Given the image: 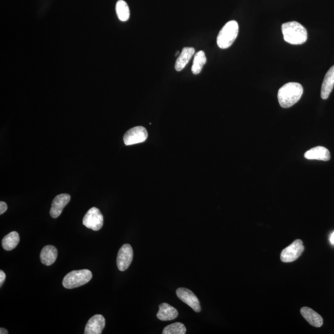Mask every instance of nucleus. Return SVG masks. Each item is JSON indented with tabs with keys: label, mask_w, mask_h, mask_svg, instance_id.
Segmentation results:
<instances>
[{
	"label": "nucleus",
	"mask_w": 334,
	"mask_h": 334,
	"mask_svg": "<svg viewBox=\"0 0 334 334\" xmlns=\"http://www.w3.org/2000/svg\"><path fill=\"white\" fill-rule=\"evenodd\" d=\"M303 93L302 85L297 82H289L280 87L278 100L282 108H287L299 101Z\"/></svg>",
	"instance_id": "obj_1"
},
{
	"label": "nucleus",
	"mask_w": 334,
	"mask_h": 334,
	"mask_svg": "<svg viewBox=\"0 0 334 334\" xmlns=\"http://www.w3.org/2000/svg\"><path fill=\"white\" fill-rule=\"evenodd\" d=\"M282 31L285 42L292 45H301L308 39V33L299 23L292 21L283 24Z\"/></svg>",
	"instance_id": "obj_2"
},
{
	"label": "nucleus",
	"mask_w": 334,
	"mask_h": 334,
	"mask_svg": "<svg viewBox=\"0 0 334 334\" xmlns=\"http://www.w3.org/2000/svg\"><path fill=\"white\" fill-rule=\"evenodd\" d=\"M239 26L235 20H230L221 29L217 38L218 47L221 49L229 48L238 36Z\"/></svg>",
	"instance_id": "obj_3"
},
{
	"label": "nucleus",
	"mask_w": 334,
	"mask_h": 334,
	"mask_svg": "<svg viewBox=\"0 0 334 334\" xmlns=\"http://www.w3.org/2000/svg\"><path fill=\"white\" fill-rule=\"evenodd\" d=\"M93 278L90 270H82L70 272L64 277L63 285L67 289H73L86 284Z\"/></svg>",
	"instance_id": "obj_4"
},
{
	"label": "nucleus",
	"mask_w": 334,
	"mask_h": 334,
	"mask_svg": "<svg viewBox=\"0 0 334 334\" xmlns=\"http://www.w3.org/2000/svg\"><path fill=\"white\" fill-rule=\"evenodd\" d=\"M82 224L87 229L99 231L103 225V217L101 212L97 208H91L84 215Z\"/></svg>",
	"instance_id": "obj_5"
},
{
	"label": "nucleus",
	"mask_w": 334,
	"mask_h": 334,
	"mask_svg": "<svg viewBox=\"0 0 334 334\" xmlns=\"http://www.w3.org/2000/svg\"><path fill=\"white\" fill-rule=\"evenodd\" d=\"M304 250L303 241L301 239H297L282 251L280 259L283 262L295 261L302 255Z\"/></svg>",
	"instance_id": "obj_6"
},
{
	"label": "nucleus",
	"mask_w": 334,
	"mask_h": 334,
	"mask_svg": "<svg viewBox=\"0 0 334 334\" xmlns=\"http://www.w3.org/2000/svg\"><path fill=\"white\" fill-rule=\"evenodd\" d=\"M148 137L146 128L143 126H136L126 131L123 137V141L126 146L143 143Z\"/></svg>",
	"instance_id": "obj_7"
},
{
	"label": "nucleus",
	"mask_w": 334,
	"mask_h": 334,
	"mask_svg": "<svg viewBox=\"0 0 334 334\" xmlns=\"http://www.w3.org/2000/svg\"><path fill=\"white\" fill-rule=\"evenodd\" d=\"M133 259V250L131 245L125 244L118 251L117 263L118 270L125 271L131 265Z\"/></svg>",
	"instance_id": "obj_8"
},
{
	"label": "nucleus",
	"mask_w": 334,
	"mask_h": 334,
	"mask_svg": "<svg viewBox=\"0 0 334 334\" xmlns=\"http://www.w3.org/2000/svg\"><path fill=\"white\" fill-rule=\"evenodd\" d=\"M176 294L180 300L188 304L195 312L201 311L202 308H201L199 301L193 292L187 288H179L176 290Z\"/></svg>",
	"instance_id": "obj_9"
},
{
	"label": "nucleus",
	"mask_w": 334,
	"mask_h": 334,
	"mask_svg": "<svg viewBox=\"0 0 334 334\" xmlns=\"http://www.w3.org/2000/svg\"><path fill=\"white\" fill-rule=\"evenodd\" d=\"M71 199V196L69 194H59L55 197L52 204V208L50 209V215L53 218H58L61 214L64 208Z\"/></svg>",
	"instance_id": "obj_10"
},
{
	"label": "nucleus",
	"mask_w": 334,
	"mask_h": 334,
	"mask_svg": "<svg viewBox=\"0 0 334 334\" xmlns=\"http://www.w3.org/2000/svg\"><path fill=\"white\" fill-rule=\"evenodd\" d=\"M105 326V319L103 316L96 315L87 322L85 328V334H100Z\"/></svg>",
	"instance_id": "obj_11"
},
{
	"label": "nucleus",
	"mask_w": 334,
	"mask_h": 334,
	"mask_svg": "<svg viewBox=\"0 0 334 334\" xmlns=\"http://www.w3.org/2000/svg\"><path fill=\"white\" fill-rule=\"evenodd\" d=\"M304 158L308 160L329 161L330 159L329 150L323 146L315 147L304 153Z\"/></svg>",
	"instance_id": "obj_12"
},
{
	"label": "nucleus",
	"mask_w": 334,
	"mask_h": 334,
	"mask_svg": "<svg viewBox=\"0 0 334 334\" xmlns=\"http://www.w3.org/2000/svg\"><path fill=\"white\" fill-rule=\"evenodd\" d=\"M178 311L170 304L166 303L160 304L159 312L157 314V317L160 320L162 321L174 320L178 317Z\"/></svg>",
	"instance_id": "obj_13"
},
{
	"label": "nucleus",
	"mask_w": 334,
	"mask_h": 334,
	"mask_svg": "<svg viewBox=\"0 0 334 334\" xmlns=\"http://www.w3.org/2000/svg\"><path fill=\"white\" fill-rule=\"evenodd\" d=\"M334 86V65L328 71L324 79L321 87V98L326 100L329 98Z\"/></svg>",
	"instance_id": "obj_14"
},
{
	"label": "nucleus",
	"mask_w": 334,
	"mask_h": 334,
	"mask_svg": "<svg viewBox=\"0 0 334 334\" xmlns=\"http://www.w3.org/2000/svg\"><path fill=\"white\" fill-rule=\"evenodd\" d=\"M301 315L306 319L311 326L316 327H320L323 325V319L321 316L319 315L314 310L308 308V307H303L300 310Z\"/></svg>",
	"instance_id": "obj_15"
},
{
	"label": "nucleus",
	"mask_w": 334,
	"mask_h": 334,
	"mask_svg": "<svg viewBox=\"0 0 334 334\" xmlns=\"http://www.w3.org/2000/svg\"><path fill=\"white\" fill-rule=\"evenodd\" d=\"M195 53V49L193 47H185L182 50L176 61L175 69L177 72H181L185 69L189 61Z\"/></svg>",
	"instance_id": "obj_16"
},
{
	"label": "nucleus",
	"mask_w": 334,
	"mask_h": 334,
	"mask_svg": "<svg viewBox=\"0 0 334 334\" xmlns=\"http://www.w3.org/2000/svg\"><path fill=\"white\" fill-rule=\"evenodd\" d=\"M58 256L57 248L52 245H47L41 251L40 260L42 264L49 266L56 261Z\"/></svg>",
	"instance_id": "obj_17"
},
{
	"label": "nucleus",
	"mask_w": 334,
	"mask_h": 334,
	"mask_svg": "<svg viewBox=\"0 0 334 334\" xmlns=\"http://www.w3.org/2000/svg\"><path fill=\"white\" fill-rule=\"evenodd\" d=\"M19 241L20 238L18 233L12 232L3 238L2 247L5 250L11 251L17 246Z\"/></svg>",
	"instance_id": "obj_18"
},
{
	"label": "nucleus",
	"mask_w": 334,
	"mask_h": 334,
	"mask_svg": "<svg viewBox=\"0 0 334 334\" xmlns=\"http://www.w3.org/2000/svg\"><path fill=\"white\" fill-rule=\"evenodd\" d=\"M207 62V58L205 53L203 51H199L195 54L193 66L191 68L192 73L194 75H198L202 72L203 68Z\"/></svg>",
	"instance_id": "obj_19"
},
{
	"label": "nucleus",
	"mask_w": 334,
	"mask_h": 334,
	"mask_svg": "<svg viewBox=\"0 0 334 334\" xmlns=\"http://www.w3.org/2000/svg\"><path fill=\"white\" fill-rule=\"evenodd\" d=\"M116 11L118 19L121 21H127L129 18L130 11L128 4L123 0H119L117 3Z\"/></svg>",
	"instance_id": "obj_20"
},
{
	"label": "nucleus",
	"mask_w": 334,
	"mask_h": 334,
	"mask_svg": "<svg viewBox=\"0 0 334 334\" xmlns=\"http://www.w3.org/2000/svg\"><path fill=\"white\" fill-rule=\"evenodd\" d=\"M186 333V328L185 325L181 323H175L168 325L164 328L163 334H185Z\"/></svg>",
	"instance_id": "obj_21"
},
{
	"label": "nucleus",
	"mask_w": 334,
	"mask_h": 334,
	"mask_svg": "<svg viewBox=\"0 0 334 334\" xmlns=\"http://www.w3.org/2000/svg\"><path fill=\"white\" fill-rule=\"evenodd\" d=\"M8 206L5 202H0V214L2 215L7 211Z\"/></svg>",
	"instance_id": "obj_22"
},
{
	"label": "nucleus",
	"mask_w": 334,
	"mask_h": 334,
	"mask_svg": "<svg viewBox=\"0 0 334 334\" xmlns=\"http://www.w3.org/2000/svg\"><path fill=\"white\" fill-rule=\"evenodd\" d=\"M6 279V275L4 271H0V285L1 286L3 285V283L5 282Z\"/></svg>",
	"instance_id": "obj_23"
},
{
	"label": "nucleus",
	"mask_w": 334,
	"mask_h": 334,
	"mask_svg": "<svg viewBox=\"0 0 334 334\" xmlns=\"http://www.w3.org/2000/svg\"><path fill=\"white\" fill-rule=\"evenodd\" d=\"M0 333L8 334V331L7 329H4V328L1 327V329H0Z\"/></svg>",
	"instance_id": "obj_24"
},
{
	"label": "nucleus",
	"mask_w": 334,
	"mask_h": 334,
	"mask_svg": "<svg viewBox=\"0 0 334 334\" xmlns=\"http://www.w3.org/2000/svg\"><path fill=\"white\" fill-rule=\"evenodd\" d=\"M330 241L333 244H334V232L330 236Z\"/></svg>",
	"instance_id": "obj_25"
},
{
	"label": "nucleus",
	"mask_w": 334,
	"mask_h": 334,
	"mask_svg": "<svg viewBox=\"0 0 334 334\" xmlns=\"http://www.w3.org/2000/svg\"><path fill=\"white\" fill-rule=\"evenodd\" d=\"M179 53H180V52H179V51L175 53V56L178 55L179 54Z\"/></svg>",
	"instance_id": "obj_26"
}]
</instances>
